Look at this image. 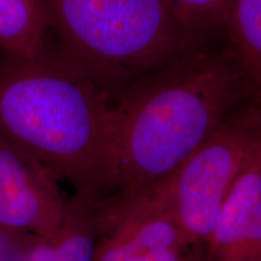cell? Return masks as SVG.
Returning a JSON list of instances; mask_svg holds the SVG:
<instances>
[{
  "mask_svg": "<svg viewBox=\"0 0 261 261\" xmlns=\"http://www.w3.org/2000/svg\"><path fill=\"white\" fill-rule=\"evenodd\" d=\"M248 100L249 86L228 47L198 45L137 79L115 102L112 202L154 191Z\"/></svg>",
  "mask_w": 261,
  "mask_h": 261,
  "instance_id": "2",
  "label": "cell"
},
{
  "mask_svg": "<svg viewBox=\"0 0 261 261\" xmlns=\"http://www.w3.org/2000/svg\"><path fill=\"white\" fill-rule=\"evenodd\" d=\"M201 247L208 261H261V137Z\"/></svg>",
  "mask_w": 261,
  "mask_h": 261,
  "instance_id": "7",
  "label": "cell"
},
{
  "mask_svg": "<svg viewBox=\"0 0 261 261\" xmlns=\"http://www.w3.org/2000/svg\"><path fill=\"white\" fill-rule=\"evenodd\" d=\"M60 182L41 161L0 136V228L56 238L69 202Z\"/></svg>",
  "mask_w": 261,
  "mask_h": 261,
  "instance_id": "6",
  "label": "cell"
},
{
  "mask_svg": "<svg viewBox=\"0 0 261 261\" xmlns=\"http://www.w3.org/2000/svg\"><path fill=\"white\" fill-rule=\"evenodd\" d=\"M51 18L42 0H0V50L29 60L46 48Z\"/></svg>",
  "mask_w": 261,
  "mask_h": 261,
  "instance_id": "8",
  "label": "cell"
},
{
  "mask_svg": "<svg viewBox=\"0 0 261 261\" xmlns=\"http://www.w3.org/2000/svg\"><path fill=\"white\" fill-rule=\"evenodd\" d=\"M0 136L44 163L98 207L117 189L112 92L63 48L0 68Z\"/></svg>",
  "mask_w": 261,
  "mask_h": 261,
  "instance_id": "1",
  "label": "cell"
},
{
  "mask_svg": "<svg viewBox=\"0 0 261 261\" xmlns=\"http://www.w3.org/2000/svg\"><path fill=\"white\" fill-rule=\"evenodd\" d=\"M182 261H208L207 256L203 252V248L201 246H196L190 250V253L188 254Z\"/></svg>",
  "mask_w": 261,
  "mask_h": 261,
  "instance_id": "12",
  "label": "cell"
},
{
  "mask_svg": "<svg viewBox=\"0 0 261 261\" xmlns=\"http://www.w3.org/2000/svg\"><path fill=\"white\" fill-rule=\"evenodd\" d=\"M42 2L62 48L110 92L200 44L167 0Z\"/></svg>",
  "mask_w": 261,
  "mask_h": 261,
  "instance_id": "3",
  "label": "cell"
},
{
  "mask_svg": "<svg viewBox=\"0 0 261 261\" xmlns=\"http://www.w3.org/2000/svg\"><path fill=\"white\" fill-rule=\"evenodd\" d=\"M261 137V108L248 100L156 188L192 247L213 230L231 188Z\"/></svg>",
  "mask_w": 261,
  "mask_h": 261,
  "instance_id": "4",
  "label": "cell"
},
{
  "mask_svg": "<svg viewBox=\"0 0 261 261\" xmlns=\"http://www.w3.org/2000/svg\"><path fill=\"white\" fill-rule=\"evenodd\" d=\"M192 248L156 190L100 208L93 261H182Z\"/></svg>",
  "mask_w": 261,
  "mask_h": 261,
  "instance_id": "5",
  "label": "cell"
},
{
  "mask_svg": "<svg viewBox=\"0 0 261 261\" xmlns=\"http://www.w3.org/2000/svg\"><path fill=\"white\" fill-rule=\"evenodd\" d=\"M198 39L225 31L232 0H167Z\"/></svg>",
  "mask_w": 261,
  "mask_h": 261,
  "instance_id": "10",
  "label": "cell"
},
{
  "mask_svg": "<svg viewBox=\"0 0 261 261\" xmlns=\"http://www.w3.org/2000/svg\"><path fill=\"white\" fill-rule=\"evenodd\" d=\"M38 238L41 237L0 228V261H25Z\"/></svg>",
  "mask_w": 261,
  "mask_h": 261,
  "instance_id": "11",
  "label": "cell"
},
{
  "mask_svg": "<svg viewBox=\"0 0 261 261\" xmlns=\"http://www.w3.org/2000/svg\"><path fill=\"white\" fill-rule=\"evenodd\" d=\"M225 31L252 102L261 108V0H232Z\"/></svg>",
  "mask_w": 261,
  "mask_h": 261,
  "instance_id": "9",
  "label": "cell"
}]
</instances>
